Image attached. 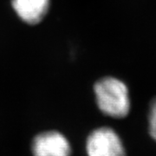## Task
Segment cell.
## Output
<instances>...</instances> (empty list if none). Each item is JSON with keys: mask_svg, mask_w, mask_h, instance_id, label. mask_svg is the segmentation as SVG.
Returning a JSON list of instances; mask_svg holds the SVG:
<instances>
[{"mask_svg": "<svg viewBox=\"0 0 156 156\" xmlns=\"http://www.w3.org/2000/svg\"><path fill=\"white\" fill-rule=\"evenodd\" d=\"M98 108L104 115L113 118L127 116L130 100L126 84L115 77L99 80L94 88Z\"/></svg>", "mask_w": 156, "mask_h": 156, "instance_id": "obj_1", "label": "cell"}, {"mask_svg": "<svg viewBox=\"0 0 156 156\" xmlns=\"http://www.w3.org/2000/svg\"><path fill=\"white\" fill-rule=\"evenodd\" d=\"M88 156H125L122 141L115 130L101 127L92 131L86 140Z\"/></svg>", "mask_w": 156, "mask_h": 156, "instance_id": "obj_2", "label": "cell"}, {"mask_svg": "<svg viewBox=\"0 0 156 156\" xmlns=\"http://www.w3.org/2000/svg\"><path fill=\"white\" fill-rule=\"evenodd\" d=\"M33 156H70L71 146L63 134L56 131L38 134L31 144Z\"/></svg>", "mask_w": 156, "mask_h": 156, "instance_id": "obj_3", "label": "cell"}, {"mask_svg": "<svg viewBox=\"0 0 156 156\" xmlns=\"http://www.w3.org/2000/svg\"><path fill=\"white\" fill-rule=\"evenodd\" d=\"M50 0H12V6L23 22L36 24L47 14Z\"/></svg>", "mask_w": 156, "mask_h": 156, "instance_id": "obj_4", "label": "cell"}, {"mask_svg": "<svg viewBox=\"0 0 156 156\" xmlns=\"http://www.w3.org/2000/svg\"><path fill=\"white\" fill-rule=\"evenodd\" d=\"M148 129L152 138L156 141V98L152 101L149 108Z\"/></svg>", "mask_w": 156, "mask_h": 156, "instance_id": "obj_5", "label": "cell"}]
</instances>
